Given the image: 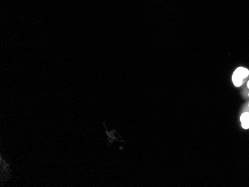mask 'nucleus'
I'll list each match as a JSON object with an SVG mask.
<instances>
[{"mask_svg":"<svg viewBox=\"0 0 249 187\" xmlns=\"http://www.w3.org/2000/svg\"><path fill=\"white\" fill-rule=\"evenodd\" d=\"M0 177H1V184L3 185L4 182H7L11 178V168L10 164L4 160L3 155L0 156Z\"/></svg>","mask_w":249,"mask_h":187,"instance_id":"1","label":"nucleus"},{"mask_svg":"<svg viewBox=\"0 0 249 187\" xmlns=\"http://www.w3.org/2000/svg\"><path fill=\"white\" fill-rule=\"evenodd\" d=\"M234 73L239 75V76L242 77V79H244L248 76L249 70L248 69L244 68V67H239V68H237L234 71Z\"/></svg>","mask_w":249,"mask_h":187,"instance_id":"3","label":"nucleus"},{"mask_svg":"<svg viewBox=\"0 0 249 187\" xmlns=\"http://www.w3.org/2000/svg\"><path fill=\"white\" fill-rule=\"evenodd\" d=\"M248 95H249V94H248Z\"/></svg>","mask_w":249,"mask_h":187,"instance_id":"6","label":"nucleus"},{"mask_svg":"<svg viewBox=\"0 0 249 187\" xmlns=\"http://www.w3.org/2000/svg\"><path fill=\"white\" fill-rule=\"evenodd\" d=\"M232 81H233V83H234V84L235 85L236 87H240L242 85V81H243V79L242 78V77H240L239 75H236L235 73L233 74V76H232Z\"/></svg>","mask_w":249,"mask_h":187,"instance_id":"4","label":"nucleus"},{"mask_svg":"<svg viewBox=\"0 0 249 187\" xmlns=\"http://www.w3.org/2000/svg\"><path fill=\"white\" fill-rule=\"evenodd\" d=\"M248 87L249 88V81H248Z\"/></svg>","mask_w":249,"mask_h":187,"instance_id":"5","label":"nucleus"},{"mask_svg":"<svg viewBox=\"0 0 249 187\" xmlns=\"http://www.w3.org/2000/svg\"><path fill=\"white\" fill-rule=\"evenodd\" d=\"M240 121L242 123V127L244 129L249 128V113L246 112L242 114L240 117Z\"/></svg>","mask_w":249,"mask_h":187,"instance_id":"2","label":"nucleus"}]
</instances>
